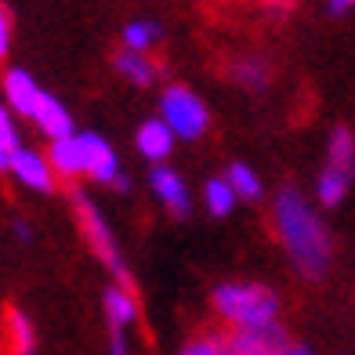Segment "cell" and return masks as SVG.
<instances>
[{"label": "cell", "mask_w": 355, "mask_h": 355, "mask_svg": "<svg viewBox=\"0 0 355 355\" xmlns=\"http://www.w3.org/2000/svg\"><path fill=\"white\" fill-rule=\"evenodd\" d=\"M159 37H164V29H159V22H153V19H131L123 26V47L127 51L153 55V47L159 44Z\"/></svg>", "instance_id": "d6986e66"}, {"label": "cell", "mask_w": 355, "mask_h": 355, "mask_svg": "<svg viewBox=\"0 0 355 355\" xmlns=\"http://www.w3.org/2000/svg\"><path fill=\"white\" fill-rule=\"evenodd\" d=\"M225 348H229V355H315L309 345L290 341L279 322L265 330H232Z\"/></svg>", "instance_id": "5b68a950"}, {"label": "cell", "mask_w": 355, "mask_h": 355, "mask_svg": "<svg viewBox=\"0 0 355 355\" xmlns=\"http://www.w3.org/2000/svg\"><path fill=\"white\" fill-rule=\"evenodd\" d=\"M327 164L355 174V135L348 131V127H334V131H330V141H327Z\"/></svg>", "instance_id": "44dd1931"}, {"label": "cell", "mask_w": 355, "mask_h": 355, "mask_svg": "<svg viewBox=\"0 0 355 355\" xmlns=\"http://www.w3.org/2000/svg\"><path fill=\"white\" fill-rule=\"evenodd\" d=\"M47 159H51L58 178H84V141H80V131L69 135V138L51 141Z\"/></svg>", "instance_id": "7c38bea8"}, {"label": "cell", "mask_w": 355, "mask_h": 355, "mask_svg": "<svg viewBox=\"0 0 355 355\" xmlns=\"http://www.w3.org/2000/svg\"><path fill=\"white\" fill-rule=\"evenodd\" d=\"M211 304L229 330H265L279 322V294L261 283H221Z\"/></svg>", "instance_id": "7a4b0ae2"}, {"label": "cell", "mask_w": 355, "mask_h": 355, "mask_svg": "<svg viewBox=\"0 0 355 355\" xmlns=\"http://www.w3.org/2000/svg\"><path fill=\"white\" fill-rule=\"evenodd\" d=\"M44 94L47 91L33 80V73H26V69H8L4 73V105L15 112V116L33 120L40 102H44Z\"/></svg>", "instance_id": "9c48e42d"}, {"label": "cell", "mask_w": 355, "mask_h": 355, "mask_svg": "<svg viewBox=\"0 0 355 355\" xmlns=\"http://www.w3.org/2000/svg\"><path fill=\"white\" fill-rule=\"evenodd\" d=\"M174 131L164 123V120H145L135 135V145H138V156H145L149 164H167V156L174 153Z\"/></svg>", "instance_id": "30bf717a"}, {"label": "cell", "mask_w": 355, "mask_h": 355, "mask_svg": "<svg viewBox=\"0 0 355 355\" xmlns=\"http://www.w3.org/2000/svg\"><path fill=\"white\" fill-rule=\"evenodd\" d=\"M109 355H131V348H127V330H112Z\"/></svg>", "instance_id": "d4e9b609"}, {"label": "cell", "mask_w": 355, "mask_h": 355, "mask_svg": "<svg viewBox=\"0 0 355 355\" xmlns=\"http://www.w3.org/2000/svg\"><path fill=\"white\" fill-rule=\"evenodd\" d=\"M261 4H265L268 11H276V15H283L286 8H294V0H261Z\"/></svg>", "instance_id": "4316f807"}, {"label": "cell", "mask_w": 355, "mask_h": 355, "mask_svg": "<svg viewBox=\"0 0 355 355\" xmlns=\"http://www.w3.org/2000/svg\"><path fill=\"white\" fill-rule=\"evenodd\" d=\"M8 174H11L22 189H29V192H51L55 182H58V174H55V167H51V159H47V153L26 149V145L11 156Z\"/></svg>", "instance_id": "52a82bcc"}, {"label": "cell", "mask_w": 355, "mask_h": 355, "mask_svg": "<svg viewBox=\"0 0 355 355\" xmlns=\"http://www.w3.org/2000/svg\"><path fill=\"white\" fill-rule=\"evenodd\" d=\"M229 73H232V80L243 91H265L268 84H272V69H268V62L265 58H257V55H243V58H236L232 66H229Z\"/></svg>", "instance_id": "2e32d148"}, {"label": "cell", "mask_w": 355, "mask_h": 355, "mask_svg": "<svg viewBox=\"0 0 355 355\" xmlns=\"http://www.w3.org/2000/svg\"><path fill=\"white\" fill-rule=\"evenodd\" d=\"M112 66H116V73L135 87H153L159 80V66L153 62V55H145V51H127L123 47V51L112 58Z\"/></svg>", "instance_id": "4fadbf2b"}, {"label": "cell", "mask_w": 355, "mask_h": 355, "mask_svg": "<svg viewBox=\"0 0 355 355\" xmlns=\"http://www.w3.org/2000/svg\"><path fill=\"white\" fill-rule=\"evenodd\" d=\"M33 123H37V131H40V135H47V141H58V138L76 135L69 109L62 105V98H55V94H44V102H40V109H37Z\"/></svg>", "instance_id": "8fae6325"}, {"label": "cell", "mask_w": 355, "mask_h": 355, "mask_svg": "<svg viewBox=\"0 0 355 355\" xmlns=\"http://www.w3.org/2000/svg\"><path fill=\"white\" fill-rule=\"evenodd\" d=\"M149 192L164 203V211H171L174 218H185L192 211V192L185 185L182 171H174L167 164H156L149 171Z\"/></svg>", "instance_id": "ba28073f"}, {"label": "cell", "mask_w": 355, "mask_h": 355, "mask_svg": "<svg viewBox=\"0 0 355 355\" xmlns=\"http://www.w3.org/2000/svg\"><path fill=\"white\" fill-rule=\"evenodd\" d=\"M272 225L276 236L286 250V261L294 265V272L301 279H322L330 272L334 261V239L327 221L319 218V211L312 207V200L301 189L283 185L272 200Z\"/></svg>", "instance_id": "6da1fadb"}, {"label": "cell", "mask_w": 355, "mask_h": 355, "mask_svg": "<svg viewBox=\"0 0 355 355\" xmlns=\"http://www.w3.org/2000/svg\"><path fill=\"white\" fill-rule=\"evenodd\" d=\"M11 51V15L0 8V58Z\"/></svg>", "instance_id": "cb8c5ba5"}, {"label": "cell", "mask_w": 355, "mask_h": 355, "mask_svg": "<svg viewBox=\"0 0 355 355\" xmlns=\"http://www.w3.org/2000/svg\"><path fill=\"white\" fill-rule=\"evenodd\" d=\"M15 236H19L22 243H29V236H33V232H29V225H22V221H19V225H15Z\"/></svg>", "instance_id": "83f0119b"}, {"label": "cell", "mask_w": 355, "mask_h": 355, "mask_svg": "<svg viewBox=\"0 0 355 355\" xmlns=\"http://www.w3.org/2000/svg\"><path fill=\"white\" fill-rule=\"evenodd\" d=\"M159 120H164L178 141H200L211 131V109L192 87L171 84L159 94Z\"/></svg>", "instance_id": "3957f363"}, {"label": "cell", "mask_w": 355, "mask_h": 355, "mask_svg": "<svg viewBox=\"0 0 355 355\" xmlns=\"http://www.w3.org/2000/svg\"><path fill=\"white\" fill-rule=\"evenodd\" d=\"M22 149L19 141V127H15V112L0 102V171L11 167V156Z\"/></svg>", "instance_id": "7402d4cb"}, {"label": "cell", "mask_w": 355, "mask_h": 355, "mask_svg": "<svg viewBox=\"0 0 355 355\" xmlns=\"http://www.w3.org/2000/svg\"><path fill=\"white\" fill-rule=\"evenodd\" d=\"M73 211H76L80 232H84L91 254L98 257V261H102L120 283H127V261H123V254H120L116 232H112V225H109L105 214H102V207L94 203L91 196H84V192H76V196H73Z\"/></svg>", "instance_id": "277c9868"}, {"label": "cell", "mask_w": 355, "mask_h": 355, "mask_svg": "<svg viewBox=\"0 0 355 355\" xmlns=\"http://www.w3.org/2000/svg\"><path fill=\"white\" fill-rule=\"evenodd\" d=\"M182 355H229V348H225V341H214V337H200V341L185 345Z\"/></svg>", "instance_id": "603a6c76"}, {"label": "cell", "mask_w": 355, "mask_h": 355, "mask_svg": "<svg viewBox=\"0 0 355 355\" xmlns=\"http://www.w3.org/2000/svg\"><path fill=\"white\" fill-rule=\"evenodd\" d=\"M327 8H330V15H345L355 8V0H327Z\"/></svg>", "instance_id": "484cf974"}, {"label": "cell", "mask_w": 355, "mask_h": 355, "mask_svg": "<svg viewBox=\"0 0 355 355\" xmlns=\"http://www.w3.org/2000/svg\"><path fill=\"white\" fill-rule=\"evenodd\" d=\"M221 178L232 185V192H236L239 200H261V192H265V185H261V178H257V171H254L250 164H243V159L229 164Z\"/></svg>", "instance_id": "ac0fdd59"}, {"label": "cell", "mask_w": 355, "mask_h": 355, "mask_svg": "<svg viewBox=\"0 0 355 355\" xmlns=\"http://www.w3.org/2000/svg\"><path fill=\"white\" fill-rule=\"evenodd\" d=\"M37 348V334H33V319L22 309H11L4 315V352L8 355H33Z\"/></svg>", "instance_id": "9a60e30c"}, {"label": "cell", "mask_w": 355, "mask_h": 355, "mask_svg": "<svg viewBox=\"0 0 355 355\" xmlns=\"http://www.w3.org/2000/svg\"><path fill=\"white\" fill-rule=\"evenodd\" d=\"M352 189V171H341V167H322L319 171V182H315V200L322 207H337Z\"/></svg>", "instance_id": "e0dca14e"}, {"label": "cell", "mask_w": 355, "mask_h": 355, "mask_svg": "<svg viewBox=\"0 0 355 355\" xmlns=\"http://www.w3.org/2000/svg\"><path fill=\"white\" fill-rule=\"evenodd\" d=\"M236 203H239V196L232 192V185L225 182V178H207V185H203V207H207V214L229 218Z\"/></svg>", "instance_id": "ffe728a7"}, {"label": "cell", "mask_w": 355, "mask_h": 355, "mask_svg": "<svg viewBox=\"0 0 355 355\" xmlns=\"http://www.w3.org/2000/svg\"><path fill=\"white\" fill-rule=\"evenodd\" d=\"M105 319L112 330H131L138 322V301L127 283H116L105 290Z\"/></svg>", "instance_id": "5bb4252c"}, {"label": "cell", "mask_w": 355, "mask_h": 355, "mask_svg": "<svg viewBox=\"0 0 355 355\" xmlns=\"http://www.w3.org/2000/svg\"><path fill=\"white\" fill-rule=\"evenodd\" d=\"M80 141H84V178H91L94 185H109V189L127 192V174L120 167L116 149L98 131H80Z\"/></svg>", "instance_id": "8992f818"}]
</instances>
